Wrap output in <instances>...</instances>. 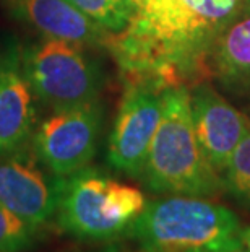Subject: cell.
Returning <instances> with one entry per match:
<instances>
[{
    "mask_svg": "<svg viewBox=\"0 0 250 252\" xmlns=\"http://www.w3.org/2000/svg\"><path fill=\"white\" fill-rule=\"evenodd\" d=\"M101 121L98 101L54 111L36 130V157L51 173L63 178L86 168L96 155Z\"/></svg>",
    "mask_w": 250,
    "mask_h": 252,
    "instance_id": "52a82bcc",
    "label": "cell"
},
{
    "mask_svg": "<svg viewBox=\"0 0 250 252\" xmlns=\"http://www.w3.org/2000/svg\"><path fill=\"white\" fill-rule=\"evenodd\" d=\"M247 117H249V121H250V104H249V108H247Z\"/></svg>",
    "mask_w": 250,
    "mask_h": 252,
    "instance_id": "ffe728a7",
    "label": "cell"
},
{
    "mask_svg": "<svg viewBox=\"0 0 250 252\" xmlns=\"http://www.w3.org/2000/svg\"><path fill=\"white\" fill-rule=\"evenodd\" d=\"M80 12L96 21L109 33H119L127 26L130 8L124 0H67Z\"/></svg>",
    "mask_w": 250,
    "mask_h": 252,
    "instance_id": "5bb4252c",
    "label": "cell"
},
{
    "mask_svg": "<svg viewBox=\"0 0 250 252\" xmlns=\"http://www.w3.org/2000/svg\"><path fill=\"white\" fill-rule=\"evenodd\" d=\"M208 80L232 98L250 103V5L246 3L213 44Z\"/></svg>",
    "mask_w": 250,
    "mask_h": 252,
    "instance_id": "30bf717a",
    "label": "cell"
},
{
    "mask_svg": "<svg viewBox=\"0 0 250 252\" xmlns=\"http://www.w3.org/2000/svg\"><path fill=\"white\" fill-rule=\"evenodd\" d=\"M196 142L208 163L222 174L234 150L250 132V121L203 80L189 90Z\"/></svg>",
    "mask_w": 250,
    "mask_h": 252,
    "instance_id": "ba28073f",
    "label": "cell"
},
{
    "mask_svg": "<svg viewBox=\"0 0 250 252\" xmlns=\"http://www.w3.org/2000/svg\"><path fill=\"white\" fill-rule=\"evenodd\" d=\"M241 238H242V244L246 246L247 249H250V226L242 229V231H241Z\"/></svg>",
    "mask_w": 250,
    "mask_h": 252,
    "instance_id": "2e32d148",
    "label": "cell"
},
{
    "mask_svg": "<svg viewBox=\"0 0 250 252\" xmlns=\"http://www.w3.org/2000/svg\"><path fill=\"white\" fill-rule=\"evenodd\" d=\"M63 176H49L28 153L0 158V203L39 228L56 215Z\"/></svg>",
    "mask_w": 250,
    "mask_h": 252,
    "instance_id": "9c48e42d",
    "label": "cell"
},
{
    "mask_svg": "<svg viewBox=\"0 0 250 252\" xmlns=\"http://www.w3.org/2000/svg\"><path fill=\"white\" fill-rule=\"evenodd\" d=\"M31 85L20 59H0V152L18 148L29 135L34 121Z\"/></svg>",
    "mask_w": 250,
    "mask_h": 252,
    "instance_id": "7c38bea8",
    "label": "cell"
},
{
    "mask_svg": "<svg viewBox=\"0 0 250 252\" xmlns=\"http://www.w3.org/2000/svg\"><path fill=\"white\" fill-rule=\"evenodd\" d=\"M227 252H250V249H246V248H244V246H241V248H236V249L227 251Z\"/></svg>",
    "mask_w": 250,
    "mask_h": 252,
    "instance_id": "e0dca14e",
    "label": "cell"
},
{
    "mask_svg": "<svg viewBox=\"0 0 250 252\" xmlns=\"http://www.w3.org/2000/svg\"><path fill=\"white\" fill-rule=\"evenodd\" d=\"M141 190L94 169L65 176L57 207L62 231L83 241H109L129 233L145 210Z\"/></svg>",
    "mask_w": 250,
    "mask_h": 252,
    "instance_id": "277c9868",
    "label": "cell"
},
{
    "mask_svg": "<svg viewBox=\"0 0 250 252\" xmlns=\"http://www.w3.org/2000/svg\"><path fill=\"white\" fill-rule=\"evenodd\" d=\"M38 228L0 203V252H21L36 238Z\"/></svg>",
    "mask_w": 250,
    "mask_h": 252,
    "instance_id": "9a60e30c",
    "label": "cell"
},
{
    "mask_svg": "<svg viewBox=\"0 0 250 252\" xmlns=\"http://www.w3.org/2000/svg\"><path fill=\"white\" fill-rule=\"evenodd\" d=\"M221 178L224 190L250 210V132L234 150Z\"/></svg>",
    "mask_w": 250,
    "mask_h": 252,
    "instance_id": "4fadbf2b",
    "label": "cell"
},
{
    "mask_svg": "<svg viewBox=\"0 0 250 252\" xmlns=\"http://www.w3.org/2000/svg\"><path fill=\"white\" fill-rule=\"evenodd\" d=\"M103 252H125V251H120V249H117V248H108V249L103 251Z\"/></svg>",
    "mask_w": 250,
    "mask_h": 252,
    "instance_id": "ac0fdd59",
    "label": "cell"
},
{
    "mask_svg": "<svg viewBox=\"0 0 250 252\" xmlns=\"http://www.w3.org/2000/svg\"><path fill=\"white\" fill-rule=\"evenodd\" d=\"M23 72L31 90L54 111L96 103L103 73L82 44L47 37L26 52Z\"/></svg>",
    "mask_w": 250,
    "mask_h": 252,
    "instance_id": "5b68a950",
    "label": "cell"
},
{
    "mask_svg": "<svg viewBox=\"0 0 250 252\" xmlns=\"http://www.w3.org/2000/svg\"><path fill=\"white\" fill-rule=\"evenodd\" d=\"M232 210L201 197L172 195L146 203L129 229L143 252H227L241 248Z\"/></svg>",
    "mask_w": 250,
    "mask_h": 252,
    "instance_id": "3957f363",
    "label": "cell"
},
{
    "mask_svg": "<svg viewBox=\"0 0 250 252\" xmlns=\"http://www.w3.org/2000/svg\"><path fill=\"white\" fill-rule=\"evenodd\" d=\"M167 87L153 80L125 82V93L109 137V163L122 173L141 178L148 152L161 121Z\"/></svg>",
    "mask_w": 250,
    "mask_h": 252,
    "instance_id": "8992f818",
    "label": "cell"
},
{
    "mask_svg": "<svg viewBox=\"0 0 250 252\" xmlns=\"http://www.w3.org/2000/svg\"><path fill=\"white\" fill-rule=\"evenodd\" d=\"M124 2L127 3V7H129V8H130V5H132V2H134V0H124Z\"/></svg>",
    "mask_w": 250,
    "mask_h": 252,
    "instance_id": "d6986e66",
    "label": "cell"
},
{
    "mask_svg": "<svg viewBox=\"0 0 250 252\" xmlns=\"http://www.w3.org/2000/svg\"><path fill=\"white\" fill-rule=\"evenodd\" d=\"M246 3H247V5H250V0H246Z\"/></svg>",
    "mask_w": 250,
    "mask_h": 252,
    "instance_id": "44dd1931",
    "label": "cell"
},
{
    "mask_svg": "<svg viewBox=\"0 0 250 252\" xmlns=\"http://www.w3.org/2000/svg\"><path fill=\"white\" fill-rule=\"evenodd\" d=\"M246 0H134L129 23L104 44L125 82L194 87L208 80V57L218 36Z\"/></svg>",
    "mask_w": 250,
    "mask_h": 252,
    "instance_id": "6da1fadb",
    "label": "cell"
},
{
    "mask_svg": "<svg viewBox=\"0 0 250 252\" xmlns=\"http://www.w3.org/2000/svg\"><path fill=\"white\" fill-rule=\"evenodd\" d=\"M141 178L151 190L163 194L213 197L224 190L221 174L196 142L187 87L164 90L161 121Z\"/></svg>",
    "mask_w": 250,
    "mask_h": 252,
    "instance_id": "7a4b0ae2",
    "label": "cell"
},
{
    "mask_svg": "<svg viewBox=\"0 0 250 252\" xmlns=\"http://www.w3.org/2000/svg\"><path fill=\"white\" fill-rule=\"evenodd\" d=\"M15 12L47 37L77 44H98L109 31L80 12L67 0H10Z\"/></svg>",
    "mask_w": 250,
    "mask_h": 252,
    "instance_id": "8fae6325",
    "label": "cell"
}]
</instances>
